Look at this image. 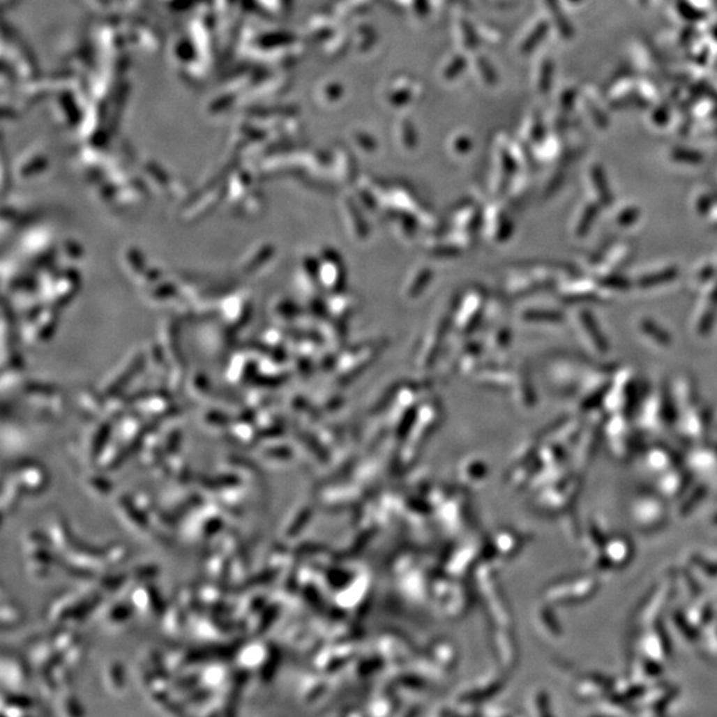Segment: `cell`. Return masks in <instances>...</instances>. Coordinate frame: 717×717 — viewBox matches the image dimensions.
I'll list each match as a JSON object with an SVG mask.
<instances>
[{"mask_svg": "<svg viewBox=\"0 0 717 717\" xmlns=\"http://www.w3.org/2000/svg\"><path fill=\"white\" fill-rule=\"evenodd\" d=\"M704 497H705V489H704V488L696 489V490H695V493H693V496H692V498L690 497V499H687V501H686V505L683 506V511H683L684 514H686V513H688V511H690V506H692L690 504H693L695 501L703 499Z\"/></svg>", "mask_w": 717, "mask_h": 717, "instance_id": "obj_2", "label": "cell"}, {"mask_svg": "<svg viewBox=\"0 0 717 717\" xmlns=\"http://www.w3.org/2000/svg\"><path fill=\"white\" fill-rule=\"evenodd\" d=\"M605 562L608 566H624L628 564L633 555V546L624 538H615L605 545Z\"/></svg>", "mask_w": 717, "mask_h": 717, "instance_id": "obj_1", "label": "cell"}]
</instances>
